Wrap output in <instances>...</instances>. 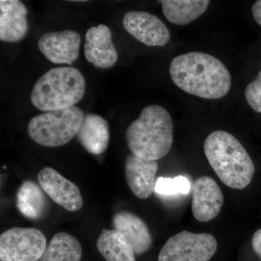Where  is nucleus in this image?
I'll list each match as a JSON object with an SVG mask.
<instances>
[{"instance_id": "f257e3e1", "label": "nucleus", "mask_w": 261, "mask_h": 261, "mask_svg": "<svg viewBox=\"0 0 261 261\" xmlns=\"http://www.w3.org/2000/svg\"><path fill=\"white\" fill-rule=\"evenodd\" d=\"M169 72L176 87L196 97L219 99L231 89V76L226 65L207 53L191 51L175 57Z\"/></svg>"}, {"instance_id": "f03ea898", "label": "nucleus", "mask_w": 261, "mask_h": 261, "mask_svg": "<svg viewBox=\"0 0 261 261\" xmlns=\"http://www.w3.org/2000/svg\"><path fill=\"white\" fill-rule=\"evenodd\" d=\"M204 152L211 167L226 186L243 190L250 185L255 166L240 141L225 130H215L207 136Z\"/></svg>"}, {"instance_id": "7ed1b4c3", "label": "nucleus", "mask_w": 261, "mask_h": 261, "mask_svg": "<svg viewBox=\"0 0 261 261\" xmlns=\"http://www.w3.org/2000/svg\"><path fill=\"white\" fill-rule=\"evenodd\" d=\"M125 137L132 154L158 161L167 155L172 147V118L162 106H147L126 128Z\"/></svg>"}, {"instance_id": "20e7f679", "label": "nucleus", "mask_w": 261, "mask_h": 261, "mask_svg": "<svg viewBox=\"0 0 261 261\" xmlns=\"http://www.w3.org/2000/svg\"><path fill=\"white\" fill-rule=\"evenodd\" d=\"M86 82L80 70L73 67H59L48 70L32 89L31 100L43 112L75 106L85 93Z\"/></svg>"}, {"instance_id": "39448f33", "label": "nucleus", "mask_w": 261, "mask_h": 261, "mask_svg": "<svg viewBox=\"0 0 261 261\" xmlns=\"http://www.w3.org/2000/svg\"><path fill=\"white\" fill-rule=\"evenodd\" d=\"M84 116L82 110L76 106L42 113L29 121V135L43 147H61L76 136Z\"/></svg>"}, {"instance_id": "423d86ee", "label": "nucleus", "mask_w": 261, "mask_h": 261, "mask_svg": "<svg viewBox=\"0 0 261 261\" xmlns=\"http://www.w3.org/2000/svg\"><path fill=\"white\" fill-rule=\"evenodd\" d=\"M217 249V240L210 233L183 231L168 239L158 261H209Z\"/></svg>"}, {"instance_id": "0eeeda50", "label": "nucleus", "mask_w": 261, "mask_h": 261, "mask_svg": "<svg viewBox=\"0 0 261 261\" xmlns=\"http://www.w3.org/2000/svg\"><path fill=\"white\" fill-rule=\"evenodd\" d=\"M47 245L45 236L37 228H10L0 236V261H38Z\"/></svg>"}, {"instance_id": "6e6552de", "label": "nucleus", "mask_w": 261, "mask_h": 261, "mask_svg": "<svg viewBox=\"0 0 261 261\" xmlns=\"http://www.w3.org/2000/svg\"><path fill=\"white\" fill-rule=\"evenodd\" d=\"M123 24L132 37L149 47H163L171 39L169 30L162 20L146 12H128Z\"/></svg>"}, {"instance_id": "1a4fd4ad", "label": "nucleus", "mask_w": 261, "mask_h": 261, "mask_svg": "<svg viewBox=\"0 0 261 261\" xmlns=\"http://www.w3.org/2000/svg\"><path fill=\"white\" fill-rule=\"evenodd\" d=\"M37 178L44 192L65 210L75 212L82 208L84 200L79 187L54 168H43Z\"/></svg>"}, {"instance_id": "9d476101", "label": "nucleus", "mask_w": 261, "mask_h": 261, "mask_svg": "<svg viewBox=\"0 0 261 261\" xmlns=\"http://www.w3.org/2000/svg\"><path fill=\"white\" fill-rule=\"evenodd\" d=\"M81 36L75 31L48 32L38 41V47L54 64L71 65L80 56Z\"/></svg>"}, {"instance_id": "9b49d317", "label": "nucleus", "mask_w": 261, "mask_h": 261, "mask_svg": "<svg viewBox=\"0 0 261 261\" xmlns=\"http://www.w3.org/2000/svg\"><path fill=\"white\" fill-rule=\"evenodd\" d=\"M224 202V194L210 176L195 180L192 187V212L200 222H208L219 216Z\"/></svg>"}, {"instance_id": "f8f14e48", "label": "nucleus", "mask_w": 261, "mask_h": 261, "mask_svg": "<svg viewBox=\"0 0 261 261\" xmlns=\"http://www.w3.org/2000/svg\"><path fill=\"white\" fill-rule=\"evenodd\" d=\"M112 32L104 24L91 27L85 36L84 56L97 68L108 69L114 66L118 55L112 41Z\"/></svg>"}, {"instance_id": "ddd939ff", "label": "nucleus", "mask_w": 261, "mask_h": 261, "mask_svg": "<svg viewBox=\"0 0 261 261\" xmlns=\"http://www.w3.org/2000/svg\"><path fill=\"white\" fill-rule=\"evenodd\" d=\"M158 170L157 161L142 159L134 154L127 156L125 176L130 191L136 197L145 200L153 194Z\"/></svg>"}, {"instance_id": "4468645a", "label": "nucleus", "mask_w": 261, "mask_h": 261, "mask_svg": "<svg viewBox=\"0 0 261 261\" xmlns=\"http://www.w3.org/2000/svg\"><path fill=\"white\" fill-rule=\"evenodd\" d=\"M27 7L18 0L0 1V40L17 42L25 38L29 32Z\"/></svg>"}, {"instance_id": "2eb2a0df", "label": "nucleus", "mask_w": 261, "mask_h": 261, "mask_svg": "<svg viewBox=\"0 0 261 261\" xmlns=\"http://www.w3.org/2000/svg\"><path fill=\"white\" fill-rule=\"evenodd\" d=\"M114 229L121 232L129 242L136 255L148 251L152 244V236L143 220L128 211H120L113 217Z\"/></svg>"}, {"instance_id": "dca6fc26", "label": "nucleus", "mask_w": 261, "mask_h": 261, "mask_svg": "<svg viewBox=\"0 0 261 261\" xmlns=\"http://www.w3.org/2000/svg\"><path fill=\"white\" fill-rule=\"evenodd\" d=\"M84 148L92 154L103 153L110 140L109 126L103 117L94 113L84 116L83 123L76 135Z\"/></svg>"}, {"instance_id": "f3484780", "label": "nucleus", "mask_w": 261, "mask_h": 261, "mask_svg": "<svg viewBox=\"0 0 261 261\" xmlns=\"http://www.w3.org/2000/svg\"><path fill=\"white\" fill-rule=\"evenodd\" d=\"M40 185L32 181H25L19 188L16 196L18 210L29 219L39 220L47 212L48 201Z\"/></svg>"}, {"instance_id": "a211bd4d", "label": "nucleus", "mask_w": 261, "mask_h": 261, "mask_svg": "<svg viewBox=\"0 0 261 261\" xmlns=\"http://www.w3.org/2000/svg\"><path fill=\"white\" fill-rule=\"evenodd\" d=\"M97 248L106 261H137L132 245L116 229H103L97 239Z\"/></svg>"}, {"instance_id": "6ab92c4d", "label": "nucleus", "mask_w": 261, "mask_h": 261, "mask_svg": "<svg viewBox=\"0 0 261 261\" xmlns=\"http://www.w3.org/2000/svg\"><path fill=\"white\" fill-rule=\"evenodd\" d=\"M210 3L208 0H163L161 5L168 21L185 25L203 14Z\"/></svg>"}, {"instance_id": "aec40b11", "label": "nucleus", "mask_w": 261, "mask_h": 261, "mask_svg": "<svg viewBox=\"0 0 261 261\" xmlns=\"http://www.w3.org/2000/svg\"><path fill=\"white\" fill-rule=\"evenodd\" d=\"M82 245L74 237L65 232L56 233L38 261H80Z\"/></svg>"}, {"instance_id": "412c9836", "label": "nucleus", "mask_w": 261, "mask_h": 261, "mask_svg": "<svg viewBox=\"0 0 261 261\" xmlns=\"http://www.w3.org/2000/svg\"><path fill=\"white\" fill-rule=\"evenodd\" d=\"M191 190V184L188 178L178 176L173 178L159 177L156 180L154 192L161 197L186 195Z\"/></svg>"}, {"instance_id": "4be33fe9", "label": "nucleus", "mask_w": 261, "mask_h": 261, "mask_svg": "<svg viewBox=\"0 0 261 261\" xmlns=\"http://www.w3.org/2000/svg\"><path fill=\"white\" fill-rule=\"evenodd\" d=\"M245 94L250 108L261 113V70L255 80L247 86Z\"/></svg>"}, {"instance_id": "5701e85b", "label": "nucleus", "mask_w": 261, "mask_h": 261, "mask_svg": "<svg viewBox=\"0 0 261 261\" xmlns=\"http://www.w3.org/2000/svg\"><path fill=\"white\" fill-rule=\"evenodd\" d=\"M252 245L254 251L261 259V228L254 233L252 239Z\"/></svg>"}, {"instance_id": "b1692460", "label": "nucleus", "mask_w": 261, "mask_h": 261, "mask_svg": "<svg viewBox=\"0 0 261 261\" xmlns=\"http://www.w3.org/2000/svg\"><path fill=\"white\" fill-rule=\"evenodd\" d=\"M252 13L255 21L261 27V0L255 2L252 5Z\"/></svg>"}]
</instances>
